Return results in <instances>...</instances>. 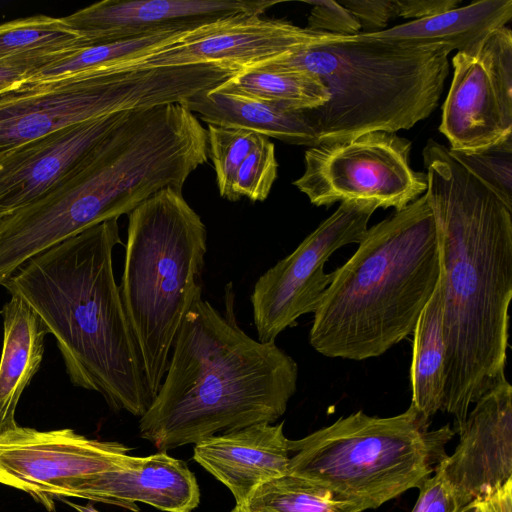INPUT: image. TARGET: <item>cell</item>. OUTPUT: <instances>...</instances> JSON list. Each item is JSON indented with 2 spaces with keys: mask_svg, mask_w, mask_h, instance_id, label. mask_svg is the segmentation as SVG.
Wrapping results in <instances>:
<instances>
[{
  "mask_svg": "<svg viewBox=\"0 0 512 512\" xmlns=\"http://www.w3.org/2000/svg\"><path fill=\"white\" fill-rule=\"evenodd\" d=\"M461 0H395L397 17L420 20L457 8Z\"/></svg>",
  "mask_w": 512,
  "mask_h": 512,
  "instance_id": "e575fe53",
  "label": "cell"
},
{
  "mask_svg": "<svg viewBox=\"0 0 512 512\" xmlns=\"http://www.w3.org/2000/svg\"><path fill=\"white\" fill-rule=\"evenodd\" d=\"M138 512L136 502L165 512H191L200 501L195 475L187 464L160 451L137 457L134 465L74 480L65 493Z\"/></svg>",
  "mask_w": 512,
  "mask_h": 512,
  "instance_id": "ac0fdd59",
  "label": "cell"
},
{
  "mask_svg": "<svg viewBox=\"0 0 512 512\" xmlns=\"http://www.w3.org/2000/svg\"><path fill=\"white\" fill-rule=\"evenodd\" d=\"M511 19V0H482L365 35L406 47L442 46L460 52L476 46Z\"/></svg>",
  "mask_w": 512,
  "mask_h": 512,
  "instance_id": "ffe728a7",
  "label": "cell"
},
{
  "mask_svg": "<svg viewBox=\"0 0 512 512\" xmlns=\"http://www.w3.org/2000/svg\"><path fill=\"white\" fill-rule=\"evenodd\" d=\"M3 347L0 359V431L17 426L15 411L24 389L38 371L48 333L37 313L19 295L0 311Z\"/></svg>",
  "mask_w": 512,
  "mask_h": 512,
  "instance_id": "7402d4cb",
  "label": "cell"
},
{
  "mask_svg": "<svg viewBox=\"0 0 512 512\" xmlns=\"http://www.w3.org/2000/svg\"><path fill=\"white\" fill-rule=\"evenodd\" d=\"M202 88L195 65L106 69L24 83L0 95V156L87 120L181 103Z\"/></svg>",
  "mask_w": 512,
  "mask_h": 512,
  "instance_id": "9c48e42d",
  "label": "cell"
},
{
  "mask_svg": "<svg viewBox=\"0 0 512 512\" xmlns=\"http://www.w3.org/2000/svg\"><path fill=\"white\" fill-rule=\"evenodd\" d=\"M212 91L279 103L295 109L316 108L329 99L327 89L314 75L303 70L262 65L240 70Z\"/></svg>",
  "mask_w": 512,
  "mask_h": 512,
  "instance_id": "cb8c5ba5",
  "label": "cell"
},
{
  "mask_svg": "<svg viewBox=\"0 0 512 512\" xmlns=\"http://www.w3.org/2000/svg\"><path fill=\"white\" fill-rule=\"evenodd\" d=\"M378 208L375 202H341L292 253L258 278L251 295L258 341L275 342L300 316L315 312L332 281L325 263L339 248L362 240Z\"/></svg>",
  "mask_w": 512,
  "mask_h": 512,
  "instance_id": "8fae6325",
  "label": "cell"
},
{
  "mask_svg": "<svg viewBox=\"0 0 512 512\" xmlns=\"http://www.w3.org/2000/svg\"><path fill=\"white\" fill-rule=\"evenodd\" d=\"M60 500L64 503L68 504L72 508L76 509L78 512H100L97 509H95L92 504L80 505V504L70 502L65 498H61Z\"/></svg>",
  "mask_w": 512,
  "mask_h": 512,
  "instance_id": "8d00e7d4",
  "label": "cell"
},
{
  "mask_svg": "<svg viewBox=\"0 0 512 512\" xmlns=\"http://www.w3.org/2000/svg\"><path fill=\"white\" fill-rule=\"evenodd\" d=\"M130 111L67 126L0 156V219L68 177Z\"/></svg>",
  "mask_w": 512,
  "mask_h": 512,
  "instance_id": "2e32d148",
  "label": "cell"
},
{
  "mask_svg": "<svg viewBox=\"0 0 512 512\" xmlns=\"http://www.w3.org/2000/svg\"><path fill=\"white\" fill-rule=\"evenodd\" d=\"M231 283L223 313L198 294L139 432L160 451L259 423H274L297 389L298 366L275 342L239 326Z\"/></svg>",
  "mask_w": 512,
  "mask_h": 512,
  "instance_id": "7a4b0ae2",
  "label": "cell"
},
{
  "mask_svg": "<svg viewBox=\"0 0 512 512\" xmlns=\"http://www.w3.org/2000/svg\"><path fill=\"white\" fill-rule=\"evenodd\" d=\"M478 501L482 512H512V479L489 496Z\"/></svg>",
  "mask_w": 512,
  "mask_h": 512,
  "instance_id": "d590c367",
  "label": "cell"
},
{
  "mask_svg": "<svg viewBox=\"0 0 512 512\" xmlns=\"http://www.w3.org/2000/svg\"><path fill=\"white\" fill-rule=\"evenodd\" d=\"M455 432L411 403L401 414L369 416L357 411L297 440H289V474L329 490L357 512L376 509L419 488L448 456Z\"/></svg>",
  "mask_w": 512,
  "mask_h": 512,
  "instance_id": "ba28073f",
  "label": "cell"
},
{
  "mask_svg": "<svg viewBox=\"0 0 512 512\" xmlns=\"http://www.w3.org/2000/svg\"><path fill=\"white\" fill-rule=\"evenodd\" d=\"M206 227L182 191L164 188L128 214L119 286L152 399L182 321L202 293Z\"/></svg>",
  "mask_w": 512,
  "mask_h": 512,
  "instance_id": "52a82bcc",
  "label": "cell"
},
{
  "mask_svg": "<svg viewBox=\"0 0 512 512\" xmlns=\"http://www.w3.org/2000/svg\"><path fill=\"white\" fill-rule=\"evenodd\" d=\"M418 489L419 496L411 512H460L440 464L434 475L428 477Z\"/></svg>",
  "mask_w": 512,
  "mask_h": 512,
  "instance_id": "d6a6232c",
  "label": "cell"
},
{
  "mask_svg": "<svg viewBox=\"0 0 512 512\" xmlns=\"http://www.w3.org/2000/svg\"><path fill=\"white\" fill-rule=\"evenodd\" d=\"M245 506L248 512H357L329 490L292 474L259 486Z\"/></svg>",
  "mask_w": 512,
  "mask_h": 512,
  "instance_id": "4316f807",
  "label": "cell"
},
{
  "mask_svg": "<svg viewBox=\"0 0 512 512\" xmlns=\"http://www.w3.org/2000/svg\"><path fill=\"white\" fill-rule=\"evenodd\" d=\"M129 450L69 428L39 431L17 425L0 431V483L28 493L52 512L74 480L134 465L137 457Z\"/></svg>",
  "mask_w": 512,
  "mask_h": 512,
  "instance_id": "4fadbf2b",
  "label": "cell"
},
{
  "mask_svg": "<svg viewBox=\"0 0 512 512\" xmlns=\"http://www.w3.org/2000/svg\"><path fill=\"white\" fill-rule=\"evenodd\" d=\"M338 3L356 18L362 34L381 32L397 17L395 0H341Z\"/></svg>",
  "mask_w": 512,
  "mask_h": 512,
  "instance_id": "1f68e13d",
  "label": "cell"
},
{
  "mask_svg": "<svg viewBox=\"0 0 512 512\" xmlns=\"http://www.w3.org/2000/svg\"><path fill=\"white\" fill-rule=\"evenodd\" d=\"M332 273L313 313L311 346L330 358L378 357L413 333L440 277L437 228L424 193L368 228Z\"/></svg>",
  "mask_w": 512,
  "mask_h": 512,
  "instance_id": "5b68a950",
  "label": "cell"
},
{
  "mask_svg": "<svg viewBox=\"0 0 512 512\" xmlns=\"http://www.w3.org/2000/svg\"><path fill=\"white\" fill-rule=\"evenodd\" d=\"M300 27L283 19L243 13L200 27L180 42L118 69L192 64L249 68L290 50Z\"/></svg>",
  "mask_w": 512,
  "mask_h": 512,
  "instance_id": "e0dca14e",
  "label": "cell"
},
{
  "mask_svg": "<svg viewBox=\"0 0 512 512\" xmlns=\"http://www.w3.org/2000/svg\"><path fill=\"white\" fill-rule=\"evenodd\" d=\"M459 443L440 467L461 510L512 479V386L485 393L456 432Z\"/></svg>",
  "mask_w": 512,
  "mask_h": 512,
  "instance_id": "5bb4252c",
  "label": "cell"
},
{
  "mask_svg": "<svg viewBox=\"0 0 512 512\" xmlns=\"http://www.w3.org/2000/svg\"><path fill=\"white\" fill-rule=\"evenodd\" d=\"M453 78L440 132L450 149L476 151L512 135V32L490 33L452 58Z\"/></svg>",
  "mask_w": 512,
  "mask_h": 512,
  "instance_id": "7c38bea8",
  "label": "cell"
},
{
  "mask_svg": "<svg viewBox=\"0 0 512 512\" xmlns=\"http://www.w3.org/2000/svg\"><path fill=\"white\" fill-rule=\"evenodd\" d=\"M448 150L512 211V135L481 150Z\"/></svg>",
  "mask_w": 512,
  "mask_h": 512,
  "instance_id": "f1b7e54d",
  "label": "cell"
},
{
  "mask_svg": "<svg viewBox=\"0 0 512 512\" xmlns=\"http://www.w3.org/2000/svg\"><path fill=\"white\" fill-rule=\"evenodd\" d=\"M277 169L275 146L269 138L261 136L236 173L234 200L247 197L251 201H264L277 177Z\"/></svg>",
  "mask_w": 512,
  "mask_h": 512,
  "instance_id": "f546056e",
  "label": "cell"
},
{
  "mask_svg": "<svg viewBox=\"0 0 512 512\" xmlns=\"http://www.w3.org/2000/svg\"><path fill=\"white\" fill-rule=\"evenodd\" d=\"M284 422L259 423L204 439L193 459L222 482L236 504L245 505L262 484L289 474V439Z\"/></svg>",
  "mask_w": 512,
  "mask_h": 512,
  "instance_id": "d6986e66",
  "label": "cell"
},
{
  "mask_svg": "<svg viewBox=\"0 0 512 512\" xmlns=\"http://www.w3.org/2000/svg\"><path fill=\"white\" fill-rule=\"evenodd\" d=\"M68 52V51H67ZM63 53L33 54L0 60V95L24 84L33 73Z\"/></svg>",
  "mask_w": 512,
  "mask_h": 512,
  "instance_id": "836d02e7",
  "label": "cell"
},
{
  "mask_svg": "<svg viewBox=\"0 0 512 512\" xmlns=\"http://www.w3.org/2000/svg\"><path fill=\"white\" fill-rule=\"evenodd\" d=\"M279 1L104 0L62 17L87 46L166 31H192L238 14L261 15Z\"/></svg>",
  "mask_w": 512,
  "mask_h": 512,
  "instance_id": "9a60e30c",
  "label": "cell"
},
{
  "mask_svg": "<svg viewBox=\"0 0 512 512\" xmlns=\"http://www.w3.org/2000/svg\"><path fill=\"white\" fill-rule=\"evenodd\" d=\"M411 142L396 132L371 131L305 152V170L293 184L315 206L350 200L405 208L426 193V172L410 165Z\"/></svg>",
  "mask_w": 512,
  "mask_h": 512,
  "instance_id": "30bf717a",
  "label": "cell"
},
{
  "mask_svg": "<svg viewBox=\"0 0 512 512\" xmlns=\"http://www.w3.org/2000/svg\"><path fill=\"white\" fill-rule=\"evenodd\" d=\"M450 51L406 47L365 34L335 35L300 27L294 46L261 64L306 71L329 99L305 109L320 143L371 131L408 130L437 108L449 74Z\"/></svg>",
  "mask_w": 512,
  "mask_h": 512,
  "instance_id": "8992f818",
  "label": "cell"
},
{
  "mask_svg": "<svg viewBox=\"0 0 512 512\" xmlns=\"http://www.w3.org/2000/svg\"><path fill=\"white\" fill-rule=\"evenodd\" d=\"M211 125L242 128L267 138L308 146L320 141L305 109L279 103L225 95L209 90L181 102Z\"/></svg>",
  "mask_w": 512,
  "mask_h": 512,
  "instance_id": "44dd1931",
  "label": "cell"
},
{
  "mask_svg": "<svg viewBox=\"0 0 512 512\" xmlns=\"http://www.w3.org/2000/svg\"><path fill=\"white\" fill-rule=\"evenodd\" d=\"M460 512H482L479 501H474L460 510Z\"/></svg>",
  "mask_w": 512,
  "mask_h": 512,
  "instance_id": "74e56055",
  "label": "cell"
},
{
  "mask_svg": "<svg viewBox=\"0 0 512 512\" xmlns=\"http://www.w3.org/2000/svg\"><path fill=\"white\" fill-rule=\"evenodd\" d=\"M440 251L445 379L456 434L470 406L505 380L512 297V211L429 139L423 149Z\"/></svg>",
  "mask_w": 512,
  "mask_h": 512,
  "instance_id": "6da1fadb",
  "label": "cell"
},
{
  "mask_svg": "<svg viewBox=\"0 0 512 512\" xmlns=\"http://www.w3.org/2000/svg\"><path fill=\"white\" fill-rule=\"evenodd\" d=\"M192 31H166L69 51L38 68L25 83L44 82L83 72L117 69L123 64L180 42Z\"/></svg>",
  "mask_w": 512,
  "mask_h": 512,
  "instance_id": "d4e9b609",
  "label": "cell"
},
{
  "mask_svg": "<svg viewBox=\"0 0 512 512\" xmlns=\"http://www.w3.org/2000/svg\"><path fill=\"white\" fill-rule=\"evenodd\" d=\"M118 244L113 218L33 256L2 286L55 337L75 386L98 392L116 412L141 417L153 399L114 277Z\"/></svg>",
  "mask_w": 512,
  "mask_h": 512,
  "instance_id": "277c9868",
  "label": "cell"
},
{
  "mask_svg": "<svg viewBox=\"0 0 512 512\" xmlns=\"http://www.w3.org/2000/svg\"><path fill=\"white\" fill-rule=\"evenodd\" d=\"M230 512H248V510L245 505L236 504V506Z\"/></svg>",
  "mask_w": 512,
  "mask_h": 512,
  "instance_id": "f35d334b",
  "label": "cell"
},
{
  "mask_svg": "<svg viewBox=\"0 0 512 512\" xmlns=\"http://www.w3.org/2000/svg\"><path fill=\"white\" fill-rule=\"evenodd\" d=\"M443 285L438 284L413 330L410 369L412 404L427 418L442 407L445 379V343L442 328Z\"/></svg>",
  "mask_w": 512,
  "mask_h": 512,
  "instance_id": "603a6c76",
  "label": "cell"
},
{
  "mask_svg": "<svg viewBox=\"0 0 512 512\" xmlns=\"http://www.w3.org/2000/svg\"><path fill=\"white\" fill-rule=\"evenodd\" d=\"M63 18L37 15L0 24V60L86 47Z\"/></svg>",
  "mask_w": 512,
  "mask_h": 512,
  "instance_id": "484cf974",
  "label": "cell"
},
{
  "mask_svg": "<svg viewBox=\"0 0 512 512\" xmlns=\"http://www.w3.org/2000/svg\"><path fill=\"white\" fill-rule=\"evenodd\" d=\"M311 6L306 29L335 35H358L361 27L356 18L338 1H304Z\"/></svg>",
  "mask_w": 512,
  "mask_h": 512,
  "instance_id": "4dcf8cb0",
  "label": "cell"
},
{
  "mask_svg": "<svg viewBox=\"0 0 512 512\" xmlns=\"http://www.w3.org/2000/svg\"><path fill=\"white\" fill-rule=\"evenodd\" d=\"M261 136L242 128L208 124V156L213 162L218 190L222 197L235 201L233 186L236 173Z\"/></svg>",
  "mask_w": 512,
  "mask_h": 512,
  "instance_id": "83f0119b",
  "label": "cell"
},
{
  "mask_svg": "<svg viewBox=\"0 0 512 512\" xmlns=\"http://www.w3.org/2000/svg\"><path fill=\"white\" fill-rule=\"evenodd\" d=\"M206 162L201 140L174 105L130 111L64 180L0 219V285L26 261L158 191H182Z\"/></svg>",
  "mask_w": 512,
  "mask_h": 512,
  "instance_id": "3957f363",
  "label": "cell"
}]
</instances>
